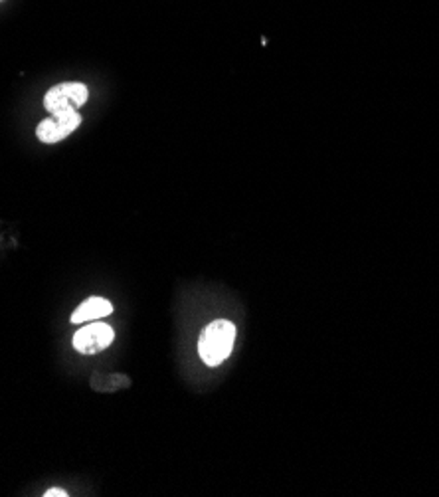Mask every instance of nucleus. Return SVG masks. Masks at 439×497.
Masks as SVG:
<instances>
[{"label": "nucleus", "mask_w": 439, "mask_h": 497, "mask_svg": "<svg viewBox=\"0 0 439 497\" xmlns=\"http://www.w3.org/2000/svg\"><path fill=\"white\" fill-rule=\"evenodd\" d=\"M115 333L114 329L106 324H89L88 327L80 329L73 335V347L81 355H96L106 351V349L114 343Z\"/></svg>", "instance_id": "obj_4"}, {"label": "nucleus", "mask_w": 439, "mask_h": 497, "mask_svg": "<svg viewBox=\"0 0 439 497\" xmlns=\"http://www.w3.org/2000/svg\"><path fill=\"white\" fill-rule=\"evenodd\" d=\"M81 123V117L78 114L76 107L60 109V112H54L50 119H46L36 129V135L42 143H58L65 137L72 135Z\"/></svg>", "instance_id": "obj_2"}, {"label": "nucleus", "mask_w": 439, "mask_h": 497, "mask_svg": "<svg viewBox=\"0 0 439 497\" xmlns=\"http://www.w3.org/2000/svg\"><path fill=\"white\" fill-rule=\"evenodd\" d=\"M233 341H236V325L228 319H216L202 331L198 341L200 358L208 366L222 365L232 353Z\"/></svg>", "instance_id": "obj_1"}, {"label": "nucleus", "mask_w": 439, "mask_h": 497, "mask_svg": "<svg viewBox=\"0 0 439 497\" xmlns=\"http://www.w3.org/2000/svg\"><path fill=\"white\" fill-rule=\"evenodd\" d=\"M88 101V88L80 81H65L54 86L44 97V105L50 114L68 107H81Z\"/></svg>", "instance_id": "obj_3"}, {"label": "nucleus", "mask_w": 439, "mask_h": 497, "mask_svg": "<svg viewBox=\"0 0 439 497\" xmlns=\"http://www.w3.org/2000/svg\"><path fill=\"white\" fill-rule=\"evenodd\" d=\"M68 493H65L63 490H58V487H52V490H48L44 493V497H65Z\"/></svg>", "instance_id": "obj_6"}, {"label": "nucleus", "mask_w": 439, "mask_h": 497, "mask_svg": "<svg viewBox=\"0 0 439 497\" xmlns=\"http://www.w3.org/2000/svg\"><path fill=\"white\" fill-rule=\"evenodd\" d=\"M114 311V306L104 298H89L81 303V306L72 313V324H86V321H93V319H101L111 316Z\"/></svg>", "instance_id": "obj_5"}]
</instances>
